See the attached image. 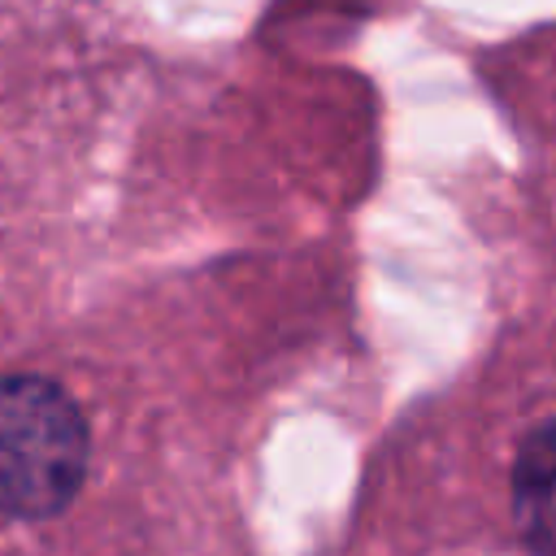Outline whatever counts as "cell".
<instances>
[{"label": "cell", "instance_id": "7a4b0ae2", "mask_svg": "<svg viewBox=\"0 0 556 556\" xmlns=\"http://www.w3.org/2000/svg\"><path fill=\"white\" fill-rule=\"evenodd\" d=\"M513 521L530 552L556 556V421L530 430L513 460Z\"/></svg>", "mask_w": 556, "mask_h": 556}, {"label": "cell", "instance_id": "6da1fadb", "mask_svg": "<svg viewBox=\"0 0 556 556\" xmlns=\"http://www.w3.org/2000/svg\"><path fill=\"white\" fill-rule=\"evenodd\" d=\"M87 469V426L78 404L48 378H0V513H61Z\"/></svg>", "mask_w": 556, "mask_h": 556}]
</instances>
